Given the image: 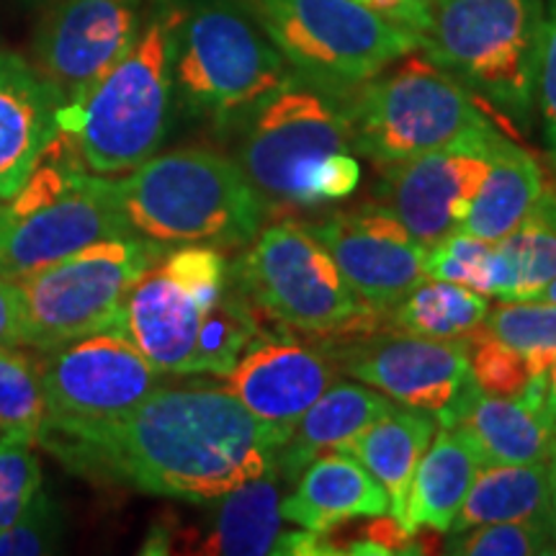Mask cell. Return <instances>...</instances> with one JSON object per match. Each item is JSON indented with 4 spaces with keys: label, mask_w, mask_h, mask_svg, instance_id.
I'll return each mask as SVG.
<instances>
[{
    "label": "cell",
    "mask_w": 556,
    "mask_h": 556,
    "mask_svg": "<svg viewBox=\"0 0 556 556\" xmlns=\"http://www.w3.org/2000/svg\"><path fill=\"white\" fill-rule=\"evenodd\" d=\"M283 441L225 387L160 384L116 420L47 433L37 446L78 475L197 505L266 475Z\"/></svg>",
    "instance_id": "1"
},
{
    "label": "cell",
    "mask_w": 556,
    "mask_h": 556,
    "mask_svg": "<svg viewBox=\"0 0 556 556\" xmlns=\"http://www.w3.org/2000/svg\"><path fill=\"white\" fill-rule=\"evenodd\" d=\"M180 16L184 0H150L135 45L83 99L62 106L54 144L83 170L119 178L163 148Z\"/></svg>",
    "instance_id": "2"
},
{
    "label": "cell",
    "mask_w": 556,
    "mask_h": 556,
    "mask_svg": "<svg viewBox=\"0 0 556 556\" xmlns=\"http://www.w3.org/2000/svg\"><path fill=\"white\" fill-rule=\"evenodd\" d=\"M111 180L129 227L160 245L245 248L268 219L238 160L208 148L152 155Z\"/></svg>",
    "instance_id": "3"
},
{
    "label": "cell",
    "mask_w": 556,
    "mask_h": 556,
    "mask_svg": "<svg viewBox=\"0 0 556 556\" xmlns=\"http://www.w3.org/2000/svg\"><path fill=\"white\" fill-rule=\"evenodd\" d=\"M546 0H428L420 50L516 127H531Z\"/></svg>",
    "instance_id": "4"
},
{
    "label": "cell",
    "mask_w": 556,
    "mask_h": 556,
    "mask_svg": "<svg viewBox=\"0 0 556 556\" xmlns=\"http://www.w3.org/2000/svg\"><path fill=\"white\" fill-rule=\"evenodd\" d=\"M291 75L242 0H184L173 90L193 119L235 129Z\"/></svg>",
    "instance_id": "5"
},
{
    "label": "cell",
    "mask_w": 556,
    "mask_h": 556,
    "mask_svg": "<svg viewBox=\"0 0 556 556\" xmlns=\"http://www.w3.org/2000/svg\"><path fill=\"white\" fill-rule=\"evenodd\" d=\"M232 263V276L263 319L312 340L381 328L384 315L361 302L336 261L302 222L263 225Z\"/></svg>",
    "instance_id": "6"
},
{
    "label": "cell",
    "mask_w": 556,
    "mask_h": 556,
    "mask_svg": "<svg viewBox=\"0 0 556 556\" xmlns=\"http://www.w3.org/2000/svg\"><path fill=\"white\" fill-rule=\"evenodd\" d=\"M353 150L377 168L446 148L490 122L454 75L415 50L343 96Z\"/></svg>",
    "instance_id": "7"
},
{
    "label": "cell",
    "mask_w": 556,
    "mask_h": 556,
    "mask_svg": "<svg viewBox=\"0 0 556 556\" xmlns=\"http://www.w3.org/2000/svg\"><path fill=\"white\" fill-rule=\"evenodd\" d=\"M345 93L291 70L238 127V165L258 193L268 217L304 208V186L319 160L353 152Z\"/></svg>",
    "instance_id": "8"
},
{
    "label": "cell",
    "mask_w": 556,
    "mask_h": 556,
    "mask_svg": "<svg viewBox=\"0 0 556 556\" xmlns=\"http://www.w3.org/2000/svg\"><path fill=\"white\" fill-rule=\"evenodd\" d=\"M289 67L348 93L405 54L420 37L358 0H242Z\"/></svg>",
    "instance_id": "9"
},
{
    "label": "cell",
    "mask_w": 556,
    "mask_h": 556,
    "mask_svg": "<svg viewBox=\"0 0 556 556\" xmlns=\"http://www.w3.org/2000/svg\"><path fill=\"white\" fill-rule=\"evenodd\" d=\"M137 235L114 197V180L83 170L67 155L37 165L9 201L0 227V276L21 278L99 240Z\"/></svg>",
    "instance_id": "10"
},
{
    "label": "cell",
    "mask_w": 556,
    "mask_h": 556,
    "mask_svg": "<svg viewBox=\"0 0 556 556\" xmlns=\"http://www.w3.org/2000/svg\"><path fill=\"white\" fill-rule=\"evenodd\" d=\"M168 245L139 235L99 240L16 278L24 299V348L50 351L114 328L131 283Z\"/></svg>",
    "instance_id": "11"
},
{
    "label": "cell",
    "mask_w": 556,
    "mask_h": 556,
    "mask_svg": "<svg viewBox=\"0 0 556 556\" xmlns=\"http://www.w3.org/2000/svg\"><path fill=\"white\" fill-rule=\"evenodd\" d=\"M232 287V263L222 248L165 250L124 296L114 328L163 377H193L204 325Z\"/></svg>",
    "instance_id": "12"
},
{
    "label": "cell",
    "mask_w": 556,
    "mask_h": 556,
    "mask_svg": "<svg viewBox=\"0 0 556 556\" xmlns=\"http://www.w3.org/2000/svg\"><path fill=\"white\" fill-rule=\"evenodd\" d=\"M37 368L47 405L39 438L116 420L163 384V374L116 328L37 351Z\"/></svg>",
    "instance_id": "13"
},
{
    "label": "cell",
    "mask_w": 556,
    "mask_h": 556,
    "mask_svg": "<svg viewBox=\"0 0 556 556\" xmlns=\"http://www.w3.org/2000/svg\"><path fill=\"white\" fill-rule=\"evenodd\" d=\"M332 358L338 374L377 389L402 407L435 417L454 405L471 384L469 340L422 338L377 328L340 340H315Z\"/></svg>",
    "instance_id": "14"
},
{
    "label": "cell",
    "mask_w": 556,
    "mask_h": 556,
    "mask_svg": "<svg viewBox=\"0 0 556 556\" xmlns=\"http://www.w3.org/2000/svg\"><path fill=\"white\" fill-rule=\"evenodd\" d=\"M492 122L467 131L446 148L384 165L377 204L387 206L420 245L433 248L458 232L490 168Z\"/></svg>",
    "instance_id": "15"
},
{
    "label": "cell",
    "mask_w": 556,
    "mask_h": 556,
    "mask_svg": "<svg viewBox=\"0 0 556 556\" xmlns=\"http://www.w3.org/2000/svg\"><path fill=\"white\" fill-rule=\"evenodd\" d=\"M144 0H52L31 45V65L75 103L135 45Z\"/></svg>",
    "instance_id": "16"
},
{
    "label": "cell",
    "mask_w": 556,
    "mask_h": 556,
    "mask_svg": "<svg viewBox=\"0 0 556 556\" xmlns=\"http://www.w3.org/2000/svg\"><path fill=\"white\" fill-rule=\"evenodd\" d=\"M307 229L336 261L348 287L379 315L392 312L426 278L428 248L377 201L328 214Z\"/></svg>",
    "instance_id": "17"
},
{
    "label": "cell",
    "mask_w": 556,
    "mask_h": 556,
    "mask_svg": "<svg viewBox=\"0 0 556 556\" xmlns=\"http://www.w3.org/2000/svg\"><path fill=\"white\" fill-rule=\"evenodd\" d=\"M338 377L319 343L263 336L225 374V389L266 426L291 433Z\"/></svg>",
    "instance_id": "18"
},
{
    "label": "cell",
    "mask_w": 556,
    "mask_h": 556,
    "mask_svg": "<svg viewBox=\"0 0 556 556\" xmlns=\"http://www.w3.org/2000/svg\"><path fill=\"white\" fill-rule=\"evenodd\" d=\"M281 484L276 464L266 475L235 486L225 495L197 503L204 516L191 526H155L144 554L266 556L274 554L281 523Z\"/></svg>",
    "instance_id": "19"
},
{
    "label": "cell",
    "mask_w": 556,
    "mask_h": 556,
    "mask_svg": "<svg viewBox=\"0 0 556 556\" xmlns=\"http://www.w3.org/2000/svg\"><path fill=\"white\" fill-rule=\"evenodd\" d=\"M65 103L29 60L0 50V201H13L60 135Z\"/></svg>",
    "instance_id": "20"
},
{
    "label": "cell",
    "mask_w": 556,
    "mask_h": 556,
    "mask_svg": "<svg viewBox=\"0 0 556 556\" xmlns=\"http://www.w3.org/2000/svg\"><path fill=\"white\" fill-rule=\"evenodd\" d=\"M438 422L467 430L484 467H531L556 454V430L539 407L523 397H490L475 381Z\"/></svg>",
    "instance_id": "21"
},
{
    "label": "cell",
    "mask_w": 556,
    "mask_h": 556,
    "mask_svg": "<svg viewBox=\"0 0 556 556\" xmlns=\"http://www.w3.org/2000/svg\"><path fill=\"white\" fill-rule=\"evenodd\" d=\"M384 513H389L387 490L348 451H328L312 458L296 477L294 492L281 497L283 523L319 533Z\"/></svg>",
    "instance_id": "22"
},
{
    "label": "cell",
    "mask_w": 556,
    "mask_h": 556,
    "mask_svg": "<svg viewBox=\"0 0 556 556\" xmlns=\"http://www.w3.org/2000/svg\"><path fill=\"white\" fill-rule=\"evenodd\" d=\"M392 405V400L361 381H332L276 451L278 477L283 484L294 482L312 458L340 451Z\"/></svg>",
    "instance_id": "23"
},
{
    "label": "cell",
    "mask_w": 556,
    "mask_h": 556,
    "mask_svg": "<svg viewBox=\"0 0 556 556\" xmlns=\"http://www.w3.org/2000/svg\"><path fill=\"white\" fill-rule=\"evenodd\" d=\"M475 443L458 426H438L409 484L405 520L409 533L420 528L448 533L471 482L482 469Z\"/></svg>",
    "instance_id": "24"
},
{
    "label": "cell",
    "mask_w": 556,
    "mask_h": 556,
    "mask_svg": "<svg viewBox=\"0 0 556 556\" xmlns=\"http://www.w3.org/2000/svg\"><path fill=\"white\" fill-rule=\"evenodd\" d=\"M541 189L544 173L539 160L497 129L490 142V168L458 232L484 242H500L528 219Z\"/></svg>",
    "instance_id": "25"
},
{
    "label": "cell",
    "mask_w": 556,
    "mask_h": 556,
    "mask_svg": "<svg viewBox=\"0 0 556 556\" xmlns=\"http://www.w3.org/2000/svg\"><path fill=\"white\" fill-rule=\"evenodd\" d=\"M441 422L433 413L392 405L340 451L356 456L389 495V516L405 520L409 484Z\"/></svg>",
    "instance_id": "26"
},
{
    "label": "cell",
    "mask_w": 556,
    "mask_h": 556,
    "mask_svg": "<svg viewBox=\"0 0 556 556\" xmlns=\"http://www.w3.org/2000/svg\"><path fill=\"white\" fill-rule=\"evenodd\" d=\"M486 523H533L556 533L546 464L479 469L451 531H467Z\"/></svg>",
    "instance_id": "27"
},
{
    "label": "cell",
    "mask_w": 556,
    "mask_h": 556,
    "mask_svg": "<svg viewBox=\"0 0 556 556\" xmlns=\"http://www.w3.org/2000/svg\"><path fill=\"white\" fill-rule=\"evenodd\" d=\"M490 296L462 283L422 278L392 312L381 319V328L413 332L422 338L469 340L484 325Z\"/></svg>",
    "instance_id": "28"
},
{
    "label": "cell",
    "mask_w": 556,
    "mask_h": 556,
    "mask_svg": "<svg viewBox=\"0 0 556 556\" xmlns=\"http://www.w3.org/2000/svg\"><path fill=\"white\" fill-rule=\"evenodd\" d=\"M482 330L518 351L533 377L546 371L556 356V304L541 302V299L500 302L497 307L486 312Z\"/></svg>",
    "instance_id": "29"
},
{
    "label": "cell",
    "mask_w": 556,
    "mask_h": 556,
    "mask_svg": "<svg viewBox=\"0 0 556 556\" xmlns=\"http://www.w3.org/2000/svg\"><path fill=\"white\" fill-rule=\"evenodd\" d=\"M507 263V294L503 302L536 299L556 278V227L526 219L516 232L495 242Z\"/></svg>",
    "instance_id": "30"
},
{
    "label": "cell",
    "mask_w": 556,
    "mask_h": 556,
    "mask_svg": "<svg viewBox=\"0 0 556 556\" xmlns=\"http://www.w3.org/2000/svg\"><path fill=\"white\" fill-rule=\"evenodd\" d=\"M45 415L37 356H29L21 345L0 348V433L21 430L39 438Z\"/></svg>",
    "instance_id": "31"
},
{
    "label": "cell",
    "mask_w": 556,
    "mask_h": 556,
    "mask_svg": "<svg viewBox=\"0 0 556 556\" xmlns=\"http://www.w3.org/2000/svg\"><path fill=\"white\" fill-rule=\"evenodd\" d=\"M443 554L458 556H554L556 533L533 523H486L448 531Z\"/></svg>",
    "instance_id": "32"
},
{
    "label": "cell",
    "mask_w": 556,
    "mask_h": 556,
    "mask_svg": "<svg viewBox=\"0 0 556 556\" xmlns=\"http://www.w3.org/2000/svg\"><path fill=\"white\" fill-rule=\"evenodd\" d=\"M41 490L37 438L21 430L0 433V531L9 528Z\"/></svg>",
    "instance_id": "33"
},
{
    "label": "cell",
    "mask_w": 556,
    "mask_h": 556,
    "mask_svg": "<svg viewBox=\"0 0 556 556\" xmlns=\"http://www.w3.org/2000/svg\"><path fill=\"white\" fill-rule=\"evenodd\" d=\"M469 371L475 387L490 397H520L533 379L526 358L482 328L469 338Z\"/></svg>",
    "instance_id": "34"
},
{
    "label": "cell",
    "mask_w": 556,
    "mask_h": 556,
    "mask_svg": "<svg viewBox=\"0 0 556 556\" xmlns=\"http://www.w3.org/2000/svg\"><path fill=\"white\" fill-rule=\"evenodd\" d=\"M490 250L492 242L469 238V235L464 232H454L451 238L428 248L426 278L462 283V287L475 289L482 294L484 268L486 258H490Z\"/></svg>",
    "instance_id": "35"
},
{
    "label": "cell",
    "mask_w": 556,
    "mask_h": 556,
    "mask_svg": "<svg viewBox=\"0 0 556 556\" xmlns=\"http://www.w3.org/2000/svg\"><path fill=\"white\" fill-rule=\"evenodd\" d=\"M60 518L54 503L45 492H37L31 505L0 531V556H37L52 552L58 544Z\"/></svg>",
    "instance_id": "36"
},
{
    "label": "cell",
    "mask_w": 556,
    "mask_h": 556,
    "mask_svg": "<svg viewBox=\"0 0 556 556\" xmlns=\"http://www.w3.org/2000/svg\"><path fill=\"white\" fill-rule=\"evenodd\" d=\"M536 111L541 116V137L546 155L556 165V0H546L544 41H541Z\"/></svg>",
    "instance_id": "37"
},
{
    "label": "cell",
    "mask_w": 556,
    "mask_h": 556,
    "mask_svg": "<svg viewBox=\"0 0 556 556\" xmlns=\"http://www.w3.org/2000/svg\"><path fill=\"white\" fill-rule=\"evenodd\" d=\"M361 163L351 152H336L319 160L304 186V208H317L332 201H343L358 191Z\"/></svg>",
    "instance_id": "38"
},
{
    "label": "cell",
    "mask_w": 556,
    "mask_h": 556,
    "mask_svg": "<svg viewBox=\"0 0 556 556\" xmlns=\"http://www.w3.org/2000/svg\"><path fill=\"white\" fill-rule=\"evenodd\" d=\"M24 348V299L16 278L0 276V348Z\"/></svg>",
    "instance_id": "39"
},
{
    "label": "cell",
    "mask_w": 556,
    "mask_h": 556,
    "mask_svg": "<svg viewBox=\"0 0 556 556\" xmlns=\"http://www.w3.org/2000/svg\"><path fill=\"white\" fill-rule=\"evenodd\" d=\"M274 554H294V556H332L340 554L336 541L330 533L309 531V528H299V531H281L276 539Z\"/></svg>",
    "instance_id": "40"
},
{
    "label": "cell",
    "mask_w": 556,
    "mask_h": 556,
    "mask_svg": "<svg viewBox=\"0 0 556 556\" xmlns=\"http://www.w3.org/2000/svg\"><path fill=\"white\" fill-rule=\"evenodd\" d=\"M394 24L405 26L420 37L428 26V0H358Z\"/></svg>",
    "instance_id": "41"
},
{
    "label": "cell",
    "mask_w": 556,
    "mask_h": 556,
    "mask_svg": "<svg viewBox=\"0 0 556 556\" xmlns=\"http://www.w3.org/2000/svg\"><path fill=\"white\" fill-rule=\"evenodd\" d=\"M520 397H523L528 405L539 407L548 420V426L556 430V356L552 358V364L546 366V371H541L539 377L528 381L526 392L520 394Z\"/></svg>",
    "instance_id": "42"
},
{
    "label": "cell",
    "mask_w": 556,
    "mask_h": 556,
    "mask_svg": "<svg viewBox=\"0 0 556 556\" xmlns=\"http://www.w3.org/2000/svg\"><path fill=\"white\" fill-rule=\"evenodd\" d=\"M548 469V486H552V505L556 507V454L552 456V462L546 464Z\"/></svg>",
    "instance_id": "43"
},
{
    "label": "cell",
    "mask_w": 556,
    "mask_h": 556,
    "mask_svg": "<svg viewBox=\"0 0 556 556\" xmlns=\"http://www.w3.org/2000/svg\"><path fill=\"white\" fill-rule=\"evenodd\" d=\"M536 299H541V302H548V304H556V278H552V281L546 283L544 291H541Z\"/></svg>",
    "instance_id": "44"
},
{
    "label": "cell",
    "mask_w": 556,
    "mask_h": 556,
    "mask_svg": "<svg viewBox=\"0 0 556 556\" xmlns=\"http://www.w3.org/2000/svg\"><path fill=\"white\" fill-rule=\"evenodd\" d=\"M5 214H9V204H5V201H0V227H3Z\"/></svg>",
    "instance_id": "45"
}]
</instances>
